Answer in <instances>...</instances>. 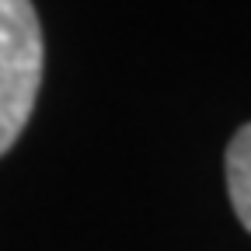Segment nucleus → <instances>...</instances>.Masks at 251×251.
I'll use <instances>...</instances> for the list:
<instances>
[{
    "mask_svg": "<svg viewBox=\"0 0 251 251\" xmlns=\"http://www.w3.org/2000/svg\"><path fill=\"white\" fill-rule=\"evenodd\" d=\"M42 84V25L31 0H0V157H4L28 115Z\"/></svg>",
    "mask_w": 251,
    "mask_h": 251,
    "instance_id": "f257e3e1",
    "label": "nucleus"
},
{
    "mask_svg": "<svg viewBox=\"0 0 251 251\" xmlns=\"http://www.w3.org/2000/svg\"><path fill=\"white\" fill-rule=\"evenodd\" d=\"M224 164H227V196H230V206H234V213L241 220V227L251 234V122L234 133Z\"/></svg>",
    "mask_w": 251,
    "mask_h": 251,
    "instance_id": "f03ea898",
    "label": "nucleus"
}]
</instances>
